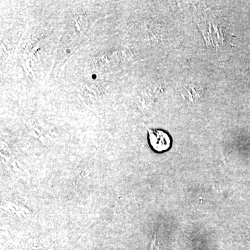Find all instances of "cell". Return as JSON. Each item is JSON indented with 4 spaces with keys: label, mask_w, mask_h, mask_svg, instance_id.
Here are the masks:
<instances>
[{
    "label": "cell",
    "mask_w": 250,
    "mask_h": 250,
    "mask_svg": "<svg viewBox=\"0 0 250 250\" xmlns=\"http://www.w3.org/2000/svg\"><path fill=\"white\" fill-rule=\"evenodd\" d=\"M144 125L148 133V141L152 150L157 153L167 152L172 147V138L170 134L163 129H154L147 127Z\"/></svg>",
    "instance_id": "1"
},
{
    "label": "cell",
    "mask_w": 250,
    "mask_h": 250,
    "mask_svg": "<svg viewBox=\"0 0 250 250\" xmlns=\"http://www.w3.org/2000/svg\"><path fill=\"white\" fill-rule=\"evenodd\" d=\"M187 91L188 94L189 98L193 102L199 101L205 95V90L202 85L199 84L188 85Z\"/></svg>",
    "instance_id": "2"
}]
</instances>
